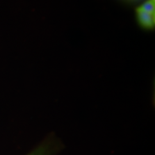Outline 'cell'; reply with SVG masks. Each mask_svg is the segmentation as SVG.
Masks as SVG:
<instances>
[{
    "label": "cell",
    "instance_id": "6da1fadb",
    "mask_svg": "<svg viewBox=\"0 0 155 155\" xmlns=\"http://www.w3.org/2000/svg\"><path fill=\"white\" fill-rule=\"evenodd\" d=\"M61 148V141L51 136L27 155H55Z\"/></svg>",
    "mask_w": 155,
    "mask_h": 155
},
{
    "label": "cell",
    "instance_id": "7a4b0ae2",
    "mask_svg": "<svg viewBox=\"0 0 155 155\" xmlns=\"http://www.w3.org/2000/svg\"><path fill=\"white\" fill-rule=\"evenodd\" d=\"M139 22L145 28H152L155 25V15L143 11L139 8L137 9Z\"/></svg>",
    "mask_w": 155,
    "mask_h": 155
},
{
    "label": "cell",
    "instance_id": "3957f363",
    "mask_svg": "<svg viewBox=\"0 0 155 155\" xmlns=\"http://www.w3.org/2000/svg\"><path fill=\"white\" fill-rule=\"evenodd\" d=\"M143 11L145 12L152 15L155 14V2L152 0H148L139 8Z\"/></svg>",
    "mask_w": 155,
    "mask_h": 155
},
{
    "label": "cell",
    "instance_id": "277c9868",
    "mask_svg": "<svg viewBox=\"0 0 155 155\" xmlns=\"http://www.w3.org/2000/svg\"><path fill=\"white\" fill-rule=\"evenodd\" d=\"M152 1H153V2H155V0H152Z\"/></svg>",
    "mask_w": 155,
    "mask_h": 155
}]
</instances>
